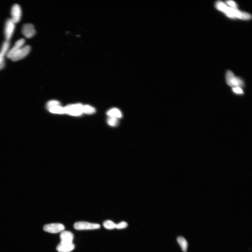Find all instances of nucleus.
I'll use <instances>...</instances> for the list:
<instances>
[{
  "label": "nucleus",
  "mask_w": 252,
  "mask_h": 252,
  "mask_svg": "<svg viewBox=\"0 0 252 252\" xmlns=\"http://www.w3.org/2000/svg\"><path fill=\"white\" fill-rule=\"evenodd\" d=\"M216 9L225 13L229 18L249 20L251 18L250 14L240 11L237 8L228 7L225 3L221 1H217L215 3Z\"/></svg>",
  "instance_id": "nucleus-1"
},
{
  "label": "nucleus",
  "mask_w": 252,
  "mask_h": 252,
  "mask_svg": "<svg viewBox=\"0 0 252 252\" xmlns=\"http://www.w3.org/2000/svg\"><path fill=\"white\" fill-rule=\"evenodd\" d=\"M226 82L227 85L231 87H244L245 83L239 77H236L232 72L228 71L226 74Z\"/></svg>",
  "instance_id": "nucleus-2"
},
{
  "label": "nucleus",
  "mask_w": 252,
  "mask_h": 252,
  "mask_svg": "<svg viewBox=\"0 0 252 252\" xmlns=\"http://www.w3.org/2000/svg\"><path fill=\"white\" fill-rule=\"evenodd\" d=\"M31 47L29 45H27L20 48L11 56L10 59L13 62L17 61L24 58L30 53Z\"/></svg>",
  "instance_id": "nucleus-3"
},
{
  "label": "nucleus",
  "mask_w": 252,
  "mask_h": 252,
  "mask_svg": "<svg viewBox=\"0 0 252 252\" xmlns=\"http://www.w3.org/2000/svg\"><path fill=\"white\" fill-rule=\"evenodd\" d=\"M83 106L80 104L69 105L64 108L65 113L72 116H79L83 113Z\"/></svg>",
  "instance_id": "nucleus-4"
},
{
  "label": "nucleus",
  "mask_w": 252,
  "mask_h": 252,
  "mask_svg": "<svg viewBox=\"0 0 252 252\" xmlns=\"http://www.w3.org/2000/svg\"><path fill=\"white\" fill-rule=\"evenodd\" d=\"M74 226L75 229L77 230H96L101 227L99 224L82 221L75 223Z\"/></svg>",
  "instance_id": "nucleus-5"
},
{
  "label": "nucleus",
  "mask_w": 252,
  "mask_h": 252,
  "mask_svg": "<svg viewBox=\"0 0 252 252\" xmlns=\"http://www.w3.org/2000/svg\"><path fill=\"white\" fill-rule=\"evenodd\" d=\"M15 28V23L11 19H8L5 23L4 35L6 40L9 41Z\"/></svg>",
  "instance_id": "nucleus-6"
},
{
  "label": "nucleus",
  "mask_w": 252,
  "mask_h": 252,
  "mask_svg": "<svg viewBox=\"0 0 252 252\" xmlns=\"http://www.w3.org/2000/svg\"><path fill=\"white\" fill-rule=\"evenodd\" d=\"M64 225L61 224H51L45 225L43 230L47 232L56 234L62 232L64 230Z\"/></svg>",
  "instance_id": "nucleus-7"
},
{
  "label": "nucleus",
  "mask_w": 252,
  "mask_h": 252,
  "mask_svg": "<svg viewBox=\"0 0 252 252\" xmlns=\"http://www.w3.org/2000/svg\"><path fill=\"white\" fill-rule=\"evenodd\" d=\"M11 19L15 24L20 21L22 16V10L19 5L15 4L11 8Z\"/></svg>",
  "instance_id": "nucleus-8"
},
{
  "label": "nucleus",
  "mask_w": 252,
  "mask_h": 252,
  "mask_svg": "<svg viewBox=\"0 0 252 252\" xmlns=\"http://www.w3.org/2000/svg\"><path fill=\"white\" fill-rule=\"evenodd\" d=\"M60 244L62 245H70L73 244L74 235L69 231H63L60 234Z\"/></svg>",
  "instance_id": "nucleus-9"
},
{
  "label": "nucleus",
  "mask_w": 252,
  "mask_h": 252,
  "mask_svg": "<svg viewBox=\"0 0 252 252\" xmlns=\"http://www.w3.org/2000/svg\"><path fill=\"white\" fill-rule=\"evenodd\" d=\"M22 32L27 38H30L36 34V31L34 25L30 23H28L23 25L22 28Z\"/></svg>",
  "instance_id": "nucleus-10"
},
{
  "label": "nucleus",
  "mask_w": 252,
  "mask_h": 252,
  "mask_svg": "<svg viewBox=\"0 0 252 252\" xmlns=\"http://www.w3.org/2000/svg\"><path fill=\"white\" fill-rule=\"evenodd\" d=\"M25 40L24 39H20L18 40L15 43L12 48L7 52V57L8 58H11L12 55L17 51L22 48V46L25 43Z\"/></svg>",
  "instance_id": "nucleus-11"
},
{
  "label": "nucleus",
  "mask_w": 252,
  "mask_h": 252,
  "mask_svg": "<svg viewBox=\"0 0 252 252\" xmlns=\"http://www.w3.org/2000/svg\"><path fill=\"white\" fill-rule=\"evenodd\" d=\"M75 247L73 243L70 245H62L60 243L57 245V250L59 252H71L74 250Z\"/></svg>",
  "instance_id": "nucleus-12"
},
{
  "label": "nucleus",
  "mask_w": 252,
  "mask_h": 252,
  "mask_svg": "<svg viewBox=\"0 0 252 252\" xmlns=\"http://www.w3.org/2000/svg\"><path fill=\"white\" fill-rule=\"evenodd\" d=\"M10 46L9 41H5L3 43L0 51V62L5 60L4 57L7 53L8 48Z\"/></svg>",
  "instance_id": "nucleus-13"
},
{
  "label": "nucleus",
  "mask_w": 252,
  "mask_h": 252,
  "mask_svg": "<svg viewBox=\"0 0 252 252\" xmlns=\"http://www.w3.org/2000/svg\"><path fill=\"white\" fill-rule=\"evenodd\" d=\"M107 115L110 117H115L117 118H121L122 117V114L120 110L117 108H112L107 113Z\"/></svg>",
  "instance_id": "nucleus-14"
},
{
  "label": "nucleus",
  "mask_w": 252,
  "mask_h": 252,
  "mask_svg": "<svg viewBox=\"0 0 252 252\" xmlns=\"http://www.w3.org/2000/svg\"><path fill=\"white\" fill-rule=\"evenodd\" d=\"M177 242L180 245L181 250L184 252L187 251L188 244L186 240L183 237L180 236L178 237Z\"/></svg>",
  "instance_id": "nucleus-15"
},
{
  "label": "nucleus",
  "mask_w": 252,
  "mask_h": 252,
  "mask_svg": "<svg viewBox=\"0 0 252 252\" xmlns=\"http://www.w3.org/2000/svg\"><path fill=\"white\" fill-rule=\"evenodd\" d=\"M48 111L52 113L55 114H63L65 113L64 108L60 106H57L52 107L48 109Z\"/></svg>",
  "instance_id": "nucleus-16"
},
{
  "label": "nucleus",
  "mask_w": 252,
  "mask_h": 252,
  "mask_svg": "<svg viewBox=\"0 0 252 252\" xmlns=\"http://www.w3.org/2000/svg\"><path fill=\"white\" fill-rule=\"evenodd\" d=\"M104 227L107 229L113 230L116 228V224L111 220H107L103 224Z\"/></svg>",
  "instance_id": "nucleus-17"
},
{
  "label": "nucleus",
  "mask_w": 252,
  "mask_h": 252,
  "mask_svg": "<svg viewBox=\"0 0 252 252\" xmlns=\"http://www.w3.org/2000/svg\"><path fill=\"white\" fill-rule=\"evenodd\" d=\"M107 122L110 126H115L118 125V121L117 118L109 116L107 120Z\"/></svg>",
  "instance_id": "nucleus-18"
},
{
  "label": "nucleus",
  "mask_w": 252,
  "mask_h": 252,
  "mask_svg": "<svg viewBox=\"0 0 252 252\" xmlns=\"http://www.w3.org/2000/svg\"><path fill=\"white\" fill-rule=\"evenodd\" d=\"M95 112V109L90 106L86 105L83 106V112L86 114H92Z\"/></svg>",
  "instance_id": "nucleus-19"
},
{
  "label": "nucleus",
  "mask_w": 252,
  "mask_h": 252,
  "mask_svg": "<svg viewBox=\"0 0 252 252\" xmlns=\"http://www.w3.org/2000/svg\"><path fill=\"white\" fill-rule=\"evenodd\" d=\"M60 102L58 101H52L48 102L47 104L46 107L47 109H50L52 107L57 106H59Z\"/></svg>",
  "instance_id": "nucleus-20"
},
{
  "label": "nucleus",
  "mask_w": 252,
  "mask_h": 252,
  "mask_svg": "<svg viewBox=\"0 0 252 252\" xmlns=\"http://www.w3.org/2000/svg\"><path fill=\"white\" fill-rule=\"evenodd\" d=\"M128 225L127 223L126 222H122L118 224H116V228L118 230L123 229L126 228Z\"/></svg>",
  "instance_id": "nucleus-21"
},
{
  "label": "nucleus",
  "mask_w": 252,
  "mask_h": 252,
  "mask_svg": "<svg viewBox=\"0 0 252 252\" xmlns=\"http://www.w3.org/2000/svg\"><path fill=\"white\" fill-rule=\"evenodd\" d=\"M232 91L235 93L236 94L242 95L244 94V91H243L242 89L239 87L233 88Z\"/></svg>",
  "instance_id": "nucleus-22"
},
{
  "label": "nucleus",
  "mask_w": 252,
  "mask_h": 252,
  "mask_svg": "<svg viewBox=\"0 0 252 252\" xmlns=\"http://www.w3.org/2000/svg\"><path fill=\"white\" fill-rule=\"evenodd\" d=\"M226 3L229 5L230 6V7L233 8H237V5L236 3L233 1H228L226 2Z\"/></svg>",
  "instance_id": "nucleus-23"
},
{
  "label": "nucleus",
  "mask_w": 252,
  "mask_h": 252,
  "mask_svg": "<svg viewBox=\"0 0 252 252\" xmlns=\"http://www.w3.org/2000/svg\"><path fill=\"white\" fill-rule=\"evenodd\" d=\"M5 66V60L2 62H0V70L4 67Z\"/></svg>",
  "instance_id": "nucleus-24"
}]
</instances>
